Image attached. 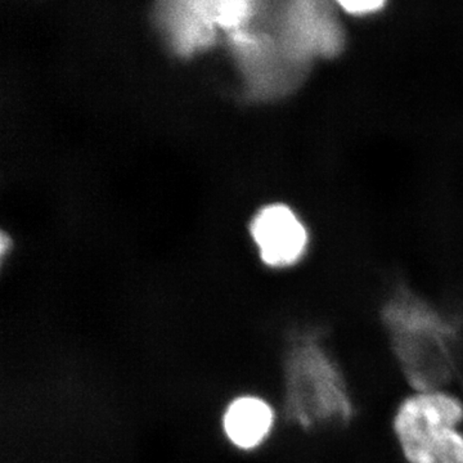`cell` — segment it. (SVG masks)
<instances>
[{
  "label": "cell",
  "instance_id": "7a4b0ae2",
  "mask_svg": "<svg viewBox=\"0 0 463 463\" xmlns=\"http://www.w3.org/2000/svg\"><path fill=\"white\" fill-rule=\"evenodd\" d=\"M298 417L306 426L346 421L353 408L336 364L321 346L307 345L295 364Z\"/></svg>",
  "mask_w": 463,
  "mask_h": 463
},
{
  "label": "cell",
  "instance_id": "6da1fadb",
  "mask_svg": "<svg viewBox=\"0 0 463 463\" xmlns=\"http://www.w3.org/2000/svg\"><path fill=\"white\" fill-rule=\"evenodd\" d=\"M462 423L461 399L420 390L399 404L392 430L408 463H463Z\"/></svg>",
  "mask_w": 463,
  "mask_h": 463
},
{
  "label": "cell",
  "instance_id": "8992f818",
  "mask_svg": "<svg viewBox=\"0 0 463 463\" xmlns=\"http://www.w3.org/2000/svg\"><path fill=\"white\" fill-rule=\"evenodd\" d=\"M156 20L173 50L181 56L214 44L216 24L209 0H172L157 5Z\"/></svg>",
  "mask_w": 463,
  "mask_h": 463
},
{
  "label": "cell",
  "instance_id": "3957f363",
  "mask_svg": "<svg viewBox=\"0 0 463 463\" xmlns=\"http://www.w3.org/2000/svg\"><path fill=\"white\" fill-rule=\"evenodd\" d=\"M230 44L255 99L288 93L307 71L306 63L289 56L276 35L245 27L230 33Z\"/></svg>",
  "mask_w": 463,
  "mask_h": 463
},
{
  "label": "cell",
  "instance_id": "5b68a950",
  "mask_svg": "<svg viewBox=\"0 0 463 463\" xmlns=\"http://www.w3.org/2000/svg\"><path fill=\"white\" fill-rule=\"evenodd\" d=\"M250 231L261 259L270 267H289L306 252L307 232L288 206L277 203L264 207L255 216Z\"/></svg>",
  "mask_w": 463,
  "mask_h": 463
},
{
  "label": "cell",
  "instance_id": "52a82bcc",
  "mask_svg": "<svg viewBox=\"0 0 463 463\" xmlns=\"http://www.w3.org/2000/svg\"><path fill=\"white\" fill-rule=\"evenodd\" d=\"M274 414L269 404L261 399H237L225 413L224 428L228 438L242 449L258 447L269 434Z\"/></svg>",
  "mask_w": 463,
  "mask_h": 463
},
{
  "label": "cell",
  "instance_id": "277c9868",
  "mask_svg": "<svg viewBox=\"0 0 463 463\" xmlns=\"http://www.w3.org/2000/svg\"><path fill=\"white\" fill-rule=\"evenodd\" d=\"M276 38L298 62L340 53L344 32L330 3L298 0L283 5Z\"/></svg>",
  "mask_w": 463,
  "mask_h": 463
},
{
  "label": "cell",
  "instance_id": "ba28073f",
  "mask_svg": "<svg viewBox=\"0 0 463 463\" xmlns=\"http://www.w3.org/2000/svg\"><path fill=\"white\" fill-rule=\"evenodd\" d=\"M385 2L383 0H341L339 5L347 14H367L371 12L379 11L383 7Z\"/></svg>",
  "mask_w": 463,
  "mask_h": 463
}]
</instances>
